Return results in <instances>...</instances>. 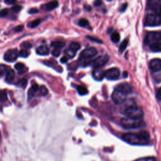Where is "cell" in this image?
Instances as JSON below:
<instances>
[{
  "label": "cell",
  "mask_w": 161,
  "mask_h": 161,
  "mask_svg": "<svg viewBox=\"0 0 161 161\" xmlns=\"http://www.w3.org/2000/svg\"><path fill=\"white\" fill-rule=\"evenodd\" d=\"M14 78V72L12 69H9L6 71L5 80L7 83H11Z\"/></svg>",
  "instance_id": "18"
},
{
  "label": "cell",
  "mask_w": 161,
  "mask_h": 161,
  "mask_svg": "<svg viewBox=\"0 0 161 161\" xmlns=\"http://www.w3.org/2000/svg\"><path fill=\"white\" fill-rule=\"evenodd\" d=\"M102 3L103 2L101 1H96L95 2H94V5L95 6H99L102 4Z\"/></svg>",
  "instance_id": "45"
},
{
  "label": "cell",
  "mask_w": 161,
  "mask_h": 161,
  "mask_svg": "<svg viewBox=\"0 0 161 161\" xmlns=\"http://www.w3.org/2000/svg\"><path fill=\"white\" fill-rule=\"evenodd\" d=\"M84 8L86 9V10L89 11V12H90V11L91 10V7L89 6H84Z\"/></svg>",
  "instance_id": "46"
},
{
  "label": "cell",
  "mask_w": 161,
  "mask_h": 161,
  "mask_svg": "<svg viewBox=\"0 0 161 161\" xmlns=\"http://www.w3.org/2000/svg\"><path fill=\"white\" fill-rule=\"evenodd\" d=\"M121 125L126 129H134L144 127L145 123L141 119H135L125 117L120 121Z\"/></svg>",
  "instance_id": "2"
},
{
  "label": "cell",
  "mask_w": 161,
  "mask_h": 161,
  "mask_svg": "<svg viewBox=\"0 0 161 161\" xmlns=\"http://www.w3.org/2000/svg\"><path fill=\"white\" fill-rule=\"evenodd\" d=\"M161 24V17L155 14H149L146 16L144 25L146 27L158 26Z\"/></svg>",
  "instance_id": "4"
},
{
  "label": "cell",
  "mask_w": 161,
  "mask_h": 161,
  "mask_svg": "<svg viewBox=\"0 0 161 161\" xmlns=\"http://www.w3.org/2000/svg\"><path fill=\"white\" fill-rule=\"evenodd\" d=\"M86 38H88V39L92 40V41H93V42H96V43H103V42L101 41V40L98 39V38H97L93 37L87 36Z\"/></svg>",
  "instance_id": "36"
},
{
  "label": "cell",
  "mask_w": 161,
  "mask_h": 161,
  "mask_svg": "<svg viewBox=\"0 0 161 161\" xmlns=\"http://www.w3.org/2000/svg\"><path fill=\"white\" fill-rule=\"evenodd\" d=\"M109 58L108 56H99L93 61L92 65L93 67L96 69L100 68L104 66L109 61Z\"/></svg>",
  "instance_id": "9"
},
{
  "label": "cell",
  "mask_w": 161,
  "mask_h": 161,
  "mask_svg": "<svg viewBox=\"0 0 161 161\" xmlns=\"http://www.w3.org/2000/svg\"><path fill=\"white\" fill-rule=\"evenodd\" d=\"M38 12V10L37 8H30L28 11V13L30 14H35L37 13Z\"/></svg>",
  "instance_id": "40"
},
{
  "label": "cell",
  "mask_w": 161,
  "mask_h": 161,
  "mask_svg": "<svg viewBox=\"0 0 161 161\" xmlns=\"http://www.w3.org/2000/svg\"><path fill=\"white\" fill-rule=\"evenodd\" d=\"M67 61H68V57H67V56H63V57L61 59V62L63 64L66 63Z\"/></svg>",
  "instance_id": "42"
},
{
  "label": "cell",
  "mask_w": 161,
  "mask_h": 161,
  "mask_svg": "<svg viewBox=\"0 0 161 161\" xmlns=\"http://www.w3.org/2000/svg\"><path fill=\"white\" fill-rule=\"evenodd\" d=\"M115 89L118 90L119 91L125 93L127 95L132 92V87L129 84L126 83H123L119 84L117 86Z\"/></svg>",
  "instance_id": "13"
},
{
  "label": "cell",
  "mask_w": 161,
  "mask_h": 161,
  "mask_svg": "<svg viewBox=\"0 0 161 161\" xmlns=\"http://www.w3.org/2000/svg\"><path fill=\"white\" fill-rule=\"evenodd\" d=\"M40 92L42 96H46L48 94V89L46 86H42L40 88Z\"/></svg>",
  "instance_id": "33"
},
{
  "label": "cell",
  "mask_w": 161,
  "mask_h": 161,
  "mask_svg": "<svg viewBox=\"0 0 161 161\" xmlns=\"http://www.w3.org/2000/svg\"><path fill=\"white\" fill-rule=\"evenodd\" d=\"M120 34H119L118 32H115L112 33V35H111V40L114 43H117L120 40Z\"/></svg>",
  "instance_id": "22"
},
{
  "label": "cell",
  "mask_w": 161,
  "mask_h": 161,
  "mask_svg": "<svg viewBox=\"0 0 161 161\" xmlns=\"http://www.w3.org/2000/svg\"><path fill=\"white\" fill-rule=\"evenodd\" d=\"M7 100V93L5 90H2L1 91V101L4 102Z\"/></svg>",
  "instance_id": "34"
},
{
  "label": "cell",
  "mask_w": 161,
  "mask_h": 161,
  "mask_svg": "<svg viewBox=\"0 0 161 161\" xmlns=\"http://www.w3.org/2000/svg\"><path fill=\"white\" fill-rule=\"evenodd\" d=\"M40 22H41V20L39 18H37V19H36V20L32 21L31 22L28 23V27L32 28H35V27H37L38 25H39V24L40 23Z\"/></svg>",
  "instance_id": "23"
},
{
  "label": "cell",
  "mask_w": 161,
  "mask_h": 161,
  "mask_svg": "<svg viewBox=\"0 0 161 161\" xmlns=\"http://www.w3.org/2000/svg\"><path fill=\"white\" fill-rule=\"evenodd\" d=\"M128 39H125L123 40V42H122V43H121V44L120 45V46H119V52H123L124 51H125V49H126L127 46H128Z\"/></svg>",
  "instance_id": "24"
},
{
  "label": "cell",
  "mask_w": 161,
  "mask_h": 161,
  "mask_svg": "<svg viewBox=\"0 0 161 161\" xmlns=\"http://www.w3.org/2000/svg\"><path fill=\"white\" fill-rule=\"evenodd\" d=\"M127 6H128V3H123V4L122 5V7L120 8V12L123 13V12H125V11L126 10V9H127Z\"/></svg>",
  "instance_id": "39"
},
{
  "label": "cell",
  "mask_w": 161,
  "mask_h": 161,
  "mask_svg": "<svg viewBox=\"0 0 161 161\" xmlns=\"http://www.w3.org/2000/svg\"><path fill=\"white\" fill-rule=\"evenodd\" d=\"M51 46L57 49H61L66 46V43L63 41H54L51 43Z\"/></svg>",
  "instance_id": "19"
},
{
  "label": "cell",
  "mask_w": 161,
  "mask_h": 161,
  "mask_svg": "<svg viewBox=\"0 0 161 161\" xmlns=\"http://www.w3.org/2000/svg\"><path fill=\"white\" fill-rule=\"evenodd\" d=\"M65 54H66V56L67 57L70 58V59H72V58H73L75 56L76 54V52L72 51V50L69 48L68 49H67L66 51H65Z\"/></svg>",
  "instance_id": "27"
},
{
  "label": "cell",
  "mask_w": 161,
  "mask_h": 161,
  "mask_svg": "<svg viewBox=\"0 0 161 161\" xmlns=\"http://www.w3.org/2000/svg\"><path fill=\"white\" fill-rule=\"evenodd\" d=\"M36 52L40 56H47L49 54V49L46 46H40L37 48Z\"/></svg>",
  "instance_id": "14"
},
{
  "label": "cell",
  "mask_w": 161,
  "mask_h": 161,
  "mask_svg": "<svg viewBox=\"0 0 161 161\" xmlns=\"http://www.w3.org/2000/svg\"><path fill=\"white\" fill-rule=\"evenodd\" d=\"M161 40V32H150L146 35L145 37V43L147 45L154 44L159 42Z\"/></svg>",
  "instance_id": "5"
},
{
  "label": "cell",
  "mask_w": 161,
  "mask_h": 161,
  "mask_svg": "<svg viewBox=\"0 0 161 161\" xmlns=\"http://www.w3.org/2000/svg\"><path fill=\"white\" fill-rule=\"evenodd\" d=\"M148 7L155 13V14L161 17V3L157 1H150L148 2Z\"/></svg>",
  "instance_id": "11"
},
{
  "label": "cell",
  "mask_w": 161,
  "mask_h": 161,
  "mask_svg": "<svg viewBox=\"0 0 161 161\" xmlns=\"http://www.w3.org/2000/svg\"><path fill=\"white\" fill-rule=\"evenodd\" d=\"M22 9V7L20 5H14L12 8V12L14 13H16L20 12V10Z\"/></svg>",
  "instance_id": "35"
},
{
  "label": "cell",
  "mask_w": 161,
  "mask_h": 161,
  "mask_svg": "<svg viewBox=\"0 0 161 161\" xmlns=\"http://www.w3.org/2000/svg\"><path fill=\"white\" fill-rule=\"evenodd\" d=\"M20 47L22 48H23V49L27 50V49H30V48H32V44L30 42H24L22 43V44L20 45Z\"/></svg>",
  "instance_id": "32"
},
{
  "label": "cell",
  "mask_w": 161,
  "mask_h": 161,
  "mask_svg": "<svg viewBox=\"0 0 161 161\" xmlns=\"http://www.w3.org/2000/svg\"><path fill=\"white\" fill-rule=\"evenodd\" d=\"M25 64L22 63V62H17V63L15 64V66H14V68L17 69V71H22L25 68Z\"/></svg>",
  "instance_id": "30"
},
{
  "label": "cell",
  "mask_w": 161,
  "mask_h": 161,
  "mask_svg": "<svg viewBox=\"0 0 161 161\" xmlns=\"http://www.w3.org/2000/svg\"><path fill=\"white\" fill-rule=\"evenodd\" d=\"M134 161H157V159L154 157H146L138 159Z\"/></svg>",
  "instance_id": "29"
},
{
  "label": "cell",
  "mask_w": 161,
  "mask_h": 161,
  "mask_svg": "<svg viewBox=\"0 0 161 161\" xmlns=\"http://www.w3.org/2000/svg\"><path fill=\"white\" fill-rule=\"evenodd\" d=\"M120 70L116 67L108 69L106 72H104V77L108 80H116L118 79L120 76Z\"/></svg>",
  "instance_id": "8"
},
{
  "label": "cell",
  "mask_w": 161,
  "mask_h": 161,
  "mask_svg": "<svg viewBox=\"0 0 161 161\" xmlns=\"http://www.w3.org/2000/svg\"><path fill=\"white\" fill-rule=\"evenodd\" d=\"M149 67L152 72H156L161 71V59H154L149 62Z\"/></svg>",
  "instance_id": "12"
},
{
  "label": "cell",
  "mask_w": 161,
  "mask_h": 161,
  "mask_svg": "<svg viewBox=\"0 0 161 161\" xmlns=\"http://www.w3.org/2000/svg\"><path fill=\"white\" fill-rule=\"evenodd\" d=\"M30 54V52L27 50L22 49L19 52V55L22 57H27Z\"/></svg>",
  "instance_id": "31"
},
{
  "label": "cell",
  "mask_w": 161,
  "mask_h": 161,
  "mask_svg": "<svg viewBox=\"0 0 161 161\" xmlns=\"http://www.w3.org/2000/svg\"><path fill=\"white\" fill-rule=\"evenodd\" d=\"M60 54H61L60 49H55L52 51V55L53 56H54V57H59Z\"/></svg>",
  "instance_id": "37"
},
{
  "label": "cell",
  "mask_w": 161,
  "mask_h": 161,
  "mask_svg": "<svg viewBox=\"0 0 161 161\" xmlns=\"http://www.w3.org/2000/svg\"><path fill=\"white\" fill-rule=\"evenodd\" d=\"M93 76L94 79L98 80H102L104 77V72L100 71L95 70L93 72Z\"/></svg>",
  "instance_id": "17"
},
{
  "label": "cell",
  "mask_w": 161,
  "mask_h": 161,
  "mask_svg": "<svg viewBox=\"0 0 161 161\" xmlns=\"http://www.w3.org/2000/svg\"><path fill=\"white\" fill-rule=\"evenodd\" d=\"M4 3L7 4H13L16 3V1H14V0H5Z\"/></svg>",
  "instance_id": "44"
},
{
  "label": "cell",
  "mask_w": 161,
  "mask_h": 161,
  "mask_svg": "<svg viewBox=\"0 0 161 161\" xmlns=\"http://www.w3.org/2000/svg\"><path fill=\"white\" fill-rule=\"evenodd\" d=\"M98 51L94 47H89L83 50L79 55V60H89L97 54Z\"/></svg>",
  "instance_id": "6"
},
{
  "label": "cell",
  "mask_w": 161,
  "mask_h": 161,
  "mask_svg": "<svg viewBox=\"0 0 161 161\" xmlns=\"http://www.w3.org/2000/svg\"><path fill=\"white\" fill-rule=\"evenodd\" d=\"M69 48V49L72 50V51H75V52H77L78 50L80 49V46L79 43L74 42H72L71 43Z\"/></svg>",
  "instance_id": "25"
},
{
  "label": "cell",
  "mask_w": 161,
  "mask_h": 161,
  "mask_svg": "<svg viewBox=\"0 0 161 161\" xmlns=\"http://www.w3.org/2000/svg\"><path fill=\"white\" fill-rule=\"evenodd\" d=\"M156 96H157V99H158L159 101H161V88L160 89H159L158 91H157Z\"/></svg>",
  "instance_id": "43"
},
{
  "label": "cell",
  "mask_w": 161,
  "mask_h": 161,
  "mask_svg": "<svg viewBox=\"0 0 161 161\" xmlns=\"http://www.w3.org/2000/svg\"><path fill=\"white\" fill-rule=\"evenodd\" d=\"M58 5H59L58 1H49V2H48L45 4V9H46L47 11H52L53 9H56L58 6Z\"/></svg>",
  "instance_id": "16"
},
{
  "label": "cell",
  "mask_w": 161,
  "mask_h": 161,
  "mask_svg": "<svg viewBox=\"0 0 161 161\" xmlns=\"http://www.w3.org/2000/svg\"><path fill=\"white\" fill-rule=\"evenodd\" d=\"M19 52L17 49H9L4 54V59L7 62H14L17 59Z\"/></svg>",
  "instance_id": "10"
},
{
  "label": "cell",
  "mask_w": 161,
  "mask_h": 161,
  "mask_svg": "<svg viewBox=\"0 0 161 161\" xmlns=\"http://www.w3.org/2000/svg\"><path fill=\"white\" fill-rule=\"evenodd\" d=\"M78 24L80 27H86L89 25V22L86 18H80L78 22Z\"/></svg>",
  "instance_id": "28"
},
{
  "label": "cell",
  "mask_w": 161,
  "mask_h": 161,
  "mask_svg": "<svg viewBox=\"0 0 161 161\" xmlns=\"http://www.w3.org/2000/svg\"><path fill=\"white\" fill-rule=\"evenodd\" d=\"M17 86L20 87L22 88H25L27 85V79H22L19 80L18 83L16 84Z\"/></svg>",
  "instance_id": "26"
},
{
  "label": "cell",
  "mask_w": 161,
  "mask_h": 161,
  "mask_svg": "<svg viewBox=\"0 0 161 161\" xmlns=\"http://www.w3.org/2000/svg\"><path fill=\"white\" fill-rule=\"evenodd\" d=\"M112 100L115 103L120 104L123 103L127 98V94L125 93L119 91L118 90L115 89L112 95Z\"/></svg>",
  "instance_id": "7"
},
{
  "label": "cell",
  "mask_w": 161,
  "mask_h": 161,
  "mask_svg": "<svg viewBox=\"0 0 161 161\" xmlns=\"http://www.w3.org/2000/svg\"><path fill=\"white\" fill-rule=\"evenodd\" d=\"M124 114H125L127 117H129V118L141 119L144 115V112L140 108L137 107V106L130 105L125 109Z\"/></svg>",
  "instance_id": "3"
},
{
  "label": "cell",
  "mask_w": 161,
  "mask_h": 161,
  "mask_svg": "<svg viewBox=\"0 0 161 161\" xmlns=\"http://www.w3.org/2000/svg\"><path fill=\"white\" fill-rule=\"evenodd\" d=\"M38 89V86L37 84L32 85V86L30 88L28 91V100L30 101L32 98L34 96L35 93Z\"/></svg>",
  "instance_id": "15"
},
{
  "label": "cell",
  "mask_w": 161,
  "mask_h": 161,
  "mask_svg": "<svg viewBox=\"0 0 161 161\" xmlns=\"http://www.w3.org/2000/svg\"><path fill=\"white\" fill-rule=\"evenodd\" d=\"M23 25H18V26H17V27H16L14 30L16 32H19L22 31V30H23Z\"/></svg>",
  "instance_id": "41"
},
{
  "label": "cell",
  "mask_w": 161,
  "mask_h": 161,
  "mask_svg": "<svg viewBox=\"0 0 161 161\" xmlns=\"http://www.w3.org/2000/svg\"><path fill=\"white\" fill-rule=\"evenodd\" d=\"M8 13V10L7 8L5 9H3L1 11V17H4L7 15Z\"/></svg>",
  "instance_id": "38"
},
{
  "label": "cell",
  "mask_w": 161,
  "mask_h": 161,
  "mask_svg": "<svg viewBox=\"0 0 161 161\" xmlns=\"http://www.w3.org/2000/svg\"><path fill=\"white\" fill-rule=\"evenodd\" d=\"M150 49L151 51H152L153 52H161V42H159L151 45V46H150Z\"/></svg>",
  "instance_id": "20"
},
{
  "label": "cell",
  "mask_w": 161,
  "mask_h": 161,
  "mask_svg": "<svg viewBox=\"0 0 161 161\" xmlns=\"http://www.w3.org/2000/svg\"><path fill=\"white\" fill-rule=\"evenodd\" d=\"M150 135L146 131H141L139 133H128L122 136V139L132 145H144L149 142Z\"/></svg>",
  "instance_id": "1"
},
{
  "label": "cell",
  "mask_w": 161,
  "mask_h": 161,
  "mask_svg": "<svg viewBox=\"0 0 161 161\" xmlns=\"http://www.w3.org/2000/svg\"><path fill=\"white\" fill-rule=\"evenodd\" d=\"M76 89L77 91H78L79 94L81 95V96L88 94V90H87L86 88L83 86H77Z\"/></svg>",
  "instance_id": "21"
}]
</instances>
